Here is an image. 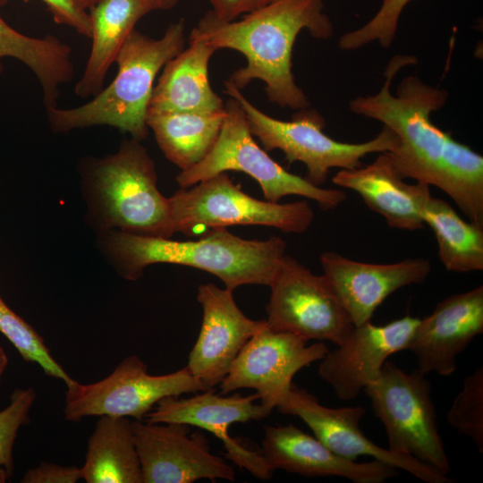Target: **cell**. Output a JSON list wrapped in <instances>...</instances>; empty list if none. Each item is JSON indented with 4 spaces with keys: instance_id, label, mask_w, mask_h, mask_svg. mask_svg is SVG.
I'll list each match as a JSON object with an SVG mask.
<instances>
[{
    "instance_id": "cell-34",
    "label": "cell",
    "mask_w": 483,
    "mask_h": 483,
    "mask_svg": "<svg viewBox=\"0 0 483 483\" xmlns=\"http://www.w3.org/2000/svg\"><path fill=\"white\" fill-rule=\"evenodd\" d=\"M212 13L224 21H233L276 0H208Z\"/></svg>"
},
{
    "instance_id": "cell-33",
    "label": "cell",
    "mask_w": 483,
    "mask_h": 483,
    "mask_svg": "<svg viewBox=\"0 0 483 483\" xmlns=\"http://www.w3.org/2000/svg\"><path fill=\"white\" fill-rule=\"evenodd\" d=\"M81 479L80 468L41 462L30 469L22 477L21 483H75Z\"/></svg>"
},
{
    "instance_id": "cell-26",
    "label": "cell",
    "mask_w": 483,
    "mask_h": 483,
    "mask_svg": "<svg viewBox=\"0 0 483 483\" xmlns=\"http://www.w3.org/2000/svg\"><path fill=\"white\" fill-rule=\"evenodd\" d=\"M8 0H0V8ZM13 57L27 65L42 88L46 108L56 106L59 87L73 76L72 51L68 45L53 36L36 38L21 34L0 15V74L2 59Z\"/></svg>"
},
{
    "instance_id": "cell-35",
    "label": "cell",
    "mask_w": 483,
    "mask_h": 483,
    "mask_svg": "<svg viewBox=\"0 0 483 483\" xmlns=\"http://www.w3.org/2000/svg\"><path fill=\"white\" fill-rule=\"evenodd\" d=\"M145 1L151 8L152 11L155 10H169L174 7L180 0H143Z\"/></svg>"
},
{
    "instance_id": "cell-2",
    "label": "cell",
    "mask_w": 483,
    "mask_h": 483,
    "mask_svg": "<svg viewBox=\"0 0 483 483\" xmlns=\"http://www.w3.org/2000/svg\"><path fill=\"white\" fill-rule=\"evenodd\" d=\"M302 30L317 39L332 37L334 28L323 0H276L233 21L221 20L210 10L189 38L242 53L246 65L234 71L227 81L242 89L260 80L270 102L298 111L309 106L292 71L293 45Z\"/></svg>"
},
{
    "instance_id": "cell-37",
    "label": "cell",
    "mask_w": 483,
    "mask_h": 483,
    "mask_svg": "<svg viewBox=\"0 0 483 483\" xmlns=\"http://www.w3.org/2000/svg\"><path fill=\"white\" fill-rule=\"evenodd\" d=\"M8 358L4 350L0 346V382L2 376L7 367Z\"/></svg>"
},
{
    "instance_id": "cell-1",
    "label": "cell",
    "mask_w": 483,
    "mask_h": 483,
    "mask_svg": "<svg viewBox=\"0 0 483 483\" xmlns=\"http://www.w3.org/2000/svg\"><path fill=\"white\" fill-rule=\"evenodd\" d=\"M416 63L411 55L393 57L381 89L351 100L350 110L377 120L397 136L398 147L387 152L402 178L435 186L446 193L469 221L483 226V157L435 125L431 114L447 99L445 89L410 75L390 86L397 72Z\"/></svg>"
},
{
    "instance_id": "cell-21",
    "label": "cell",
    "mask_w": 483,
    "mask_h": 483,
    "mask_svg": "<svg viewBox=\"0 0 483 483\" xmlns=\"http://www.w3.org/2000/svg\"><path fill=\"white\" fill-rule=\"evenodd\" d=\"M332 181L358 193L367 207L381 215L391 228L416 231L426 226L422 210L431 197L430 186L405 182L387 152L379 153L364 167L340 170Z\"/></svg>"
},
{
    "instance_id": "cell-10",
    "label": "cell",
    "mask_w": 483,
    "mask_h": 483,
    "mask_svg": "<svg viewBox=\"0 0 483 483\" xmlns=\"http://www.w3.org/2000/svg\"><path fill=\"white\" fill-rule=\"evenodd\" d=\"M66 387L64 415L71 422L103 415L142 420L165 397L208 390L187 367L151 375L137 355L123 359L109 376L97 382L86 385L72 379Z\"/></svg>"
},
{
    "instance_id": "cell-20",
    "label": "cell",
    "mask_w": 483,
    "mask_h": 483,
    "mask_svg": "<svg viewBox=\"0 0 483 483\" xmlns=\"http://www.w3.org/2000/svg\"><path fill=\"white\" fill-rule=\"evenodd\" d=\"M260 453L271 470L304 477H342L354 483H384L399 470L377 460L358 462L343 457L292 424L265 426Z\"/></svg>"
},
{
    "instance_id": "cell-5",
    "label": "cell",
    "mask_w": 483,
    "mask_h": 483,
    "mask_svg": "<svg viewBox=\"0 0 483 483\" xmlns=\"http://www.w3.org/2000/svg\"><path fill=\"white\" fill-rule=\"evenodd\" d=\"M87 221L97 233L112 230L171 238L168 198L157 188L154 160L140 140H124L113 155L84 171Z\"/></svg>"
},
{
    "instance_id": "cell-14",
    "label": "cell",
    "mask_w": 483,
    "mask_h": 483,
    "mask_svg": "<svg viewBox=\"0 0 483 483\" xmlns=\"http://www.w3.org/2000/svg\"><path fill=\"white\" fill-rule=\"evenodd\" d=\"M300 418L314 436L335 453L350 460L368 455L411 474L426 483H452L448 477L414 457L392 452L369 439L360 428L366 411L361 406L332 408L321 404L308 390L292 383L276 408Z\"/></svg>"
},
{
    "instance_id": "cell-11",
    "label": "cell",
    "mask_w": 483,
    "mask_h": 483,
    "mask_svg": "<svg viewBox=\"0 0 483 483\" xmlns=\"http://www.w3.org/2000/svg\"><path fill=\"white\" fill-rule=\"evenodd\" d=\"M268 326L307 342L338 345L354 325L325 276L285 254L269 284Z\"/></svg>"
},
{
    "instance_id": "cell-32",
    "label": "cell",
    "mask_w": 483,
    "mask_h": 483,
    "mask_svg": "<svg viewBox=\"0 0 483 483\" xmlns=\"http://www.w3.org/2000/svg\"><path fill=\"white\" fill-rule=\"evenodd\" d=\"M54 21L74 29L79 34L91 36L89 13L80 8L73 0H42Z\"/></svg>"
},
{
    "instance_id": "cell-24",
    "label": "cell",
    "mask_w": 483,
    "mask_h": 483,
    "mask_svg": "<svg viewBox=\"0 0 483 483\" xmlns=\"http://www.w3.org/2000/svg\"><path fill=\"white\" fill-rule=\"evenodd\" d=\"M81 479L87 483H142L131 421L103 415L89 438Z\"/></svg>"
},
{
    "instance_id": "cell-17",
    "label": "cell",
    "mask_w": 483,
    "mask_h": 483,
    "mask_svg": "<svg viewBox=\"0 0 483 483\" xmlns=\"http://www.w3.org/2000/svg\"><path fill=\"white\" fill-rule=\"evenodd\" d=\"M233 292L211 283L198 287L202 324L186 367L208 390L221 384L242 348L264 322L249 318Z\"/></svg>"
},
{
    "instance_id": "cell-23",
    "label": "cell",
    "mask_w": 483,
    "mask_h": 483,
    "mask_svg": "<svg viewBox=\"0 0 483 483\" xmlns=\"http://www.w3.org/2000/svg\"><path fill=\"white\" fill-rule=\"evenodd\" d=\"M89 11L92 47L75 87L80 97L95 96L102 89L106 72L126 38L152 10L143 0H100Z\"/></svg>"
},
{
    "instance_id": "cell-7",
    "label": "cell",
    "mask_w": 483,
    "mask_h": 483,
    "mask_svg": "<svg viewBox=\"0 0 483 483\" xmlns=\"http://www.w3.org/2000/svg\"><path fill=\"white\" fill-rule=\"evenodd\" d=\"M168 202L174 233L191 237L231 225H263L300 234L315 216L307 200L281 204L248 195L226 172L182 188Z\"/></svg>"
},
{
    "instance_id": "cell-25",
    "label": "cell",
    "mask_w": 483,
    "mask_h": 483,
    "mask_svg": "<svg viewBox=\"0 0 483 483\" xmlns=\"http://www.w3.org/2000/svg\"><path fill=\"white\" fill-rule=\"evenodd\" d=\"M225 109L216 113L160 112L148 109L146 123L165 157L186 171L211 151L219 136Z\"/></svg>"
},
{
    "instance_id": "cell-28",
    "label": "cell",
    "mask_w": 483,
    "mask_h": 483,
    "mask_svg": "<svg viewBox=\"0 0 483 483\" xmlns=\"http://www.w3.org/2000/svg\"><path fill=\"white\" fill-rule=\"evenodd\" d=\"M0 333L15 347L22 359L35 362L46 375L69 384L72 378L51 355L38 333L18 314H16L0 296Z\"/></svg>"
},
{
    "instance_id": "cell-6",
    "label": "cell",
    "mask_w": 483,
    "mask_h": 483,
    "mask_svg": "<svg viewBox=\"0 0 483 483\" xmlns=\"http://www.w3.org/2000/svg\"><path fill=\"white\" fill-rule=\"evenodd\" d=\"M225 93L239 102L252 135L265 150L279 149L289 164H304L305 178L316 186L326 182L332 168L355 169L361 166V159L367 155L391 152L398 147L397 136L386 126L366 142H341L323 131L326 121L317 110H298L291 121H282L260 111L228 81L225 82Z\"/></svg>"
},
{
    "instance_id": "cell-18",
    "label": "cell",
    "mask_w": 483,
    "mask_h": 483,
    "mask_svg": "<svg viewBox=\"0 0 483 483\" xmlns=\"http://www.w3.org/2000/svg\"><path fill=\"white\" fill-rule=\"evenodd\" d=\"M320 263L323 275L354 326L370 321L389 295L405 286L422 284L431 272L430 261L421 258L374 264L326 251L320 255Z\"/></svg>"
},
{
    "instance_id": "cell-31",
    "label": "cell",
    "mask_w": 483,
    "mask_h": 483,
    "mask_svg": "<svg viewBox=\"0 0 483 483\" xmlns=\"http://www.w3.org/2000/svg\"><path fill=\"white\" fill-rule=\"evenodd\" d=\"M36 400L33 387L15 389L9 404L0 411V483L13 474V447L18 431L29 420V413Z\"/></svg>"
},
{
    "instance_id": "cell-19",
    "label": "cell",
    "mask_w": 483,
    "mask_h": 483,
    "mask_svg": "<svg viewBox=\"0 0 483 483\" xmlns=\"http://www.w3.org/2000/svg\"><path fill=\"white\" fill-rule=\"evenodd\" d=\"M483 333V285L446 297L419 322L407 348L423 374L447 377L456 359Z\"/></svg>"
},
{
    "instance_id": "cell-4",
    "label": "cell",
    "mask_w": 483,
    "mask_h": 483,
    "mask_svg": "<svg viewBox=\"0 0 483 483\" xmlns=\"http://www.w3.org/2000/svg\"><path fill=\"white\" fill-rule=\"evenodd\" d=\"M185 46L183 19L171 23L160 38L135 29L126 38L115 62L114 80L89 102L74 108H47L51 127L65 132L94 125H109L143 140L148 135L146 116L155 79L161 69Z\"/></svg>"
},
{
    "instance_id": "cell-3",
    "label": "cell",
    "mask_w": 483,
    "mask_h": 483,
    "mask_svg": "<svg viewBox=\"0 0 483 483\" xmlns=\"http://www.w3.org/2000/svg\"><path fill=\"white\" fill-rule=\"evenodd\" d=\"M97 244L126 280L140 279L153 264H175L208 272L232 291L246 284L269 286L286 250V242L279 236L246 240L226 228L212 229L194 241L112 230L97 233Z\"/></svg>"
},
{
    "instance_id": "cell-9",
    "label": "cell",
    "mask_w": 483,
    "mask_h": 483,
    "mask_svg": "<svg viewBox=\"0 0 483 483\" xmlns=\"http://www.w3.org/2000/svg\"><path fill=\"white\" fill-rule=\"evenodd\" d=\"M431 386L419 369L411 373L386 360L364 392L382 422L388 449L448 475L451 465L438 430Z\"/></svg>"
},
{
    "instance_id": "cell-8",
    "label": "cell",
    "mask_w": 483,
    "mask_h": 483,
    "mask_svg": "<svg viewBox=\"0 0 483 483\" xmlns=\"http://www.w3.org/2000/svg\"><path fill=\"white\" fill-rule=\"evenodd\" d=\"M225 109L222 128L211 151L193 167L177 174L175 180L181 188L219 173L237 171L257 181L267 201L279 202L284 196L298 195L316 201L320 209L326 211L345 200L343 191L316 186L272 159L254 140L245 113L236 99H228Z\"/></svg>"
},
{
    "instance_id": "cell-29",
    "label": "cell",
    "mask_w": 483,
    "mask_h": 483,
    "mask_svg": "<svg viewBox=\"0 0 483 483\" xmlns=\"http://www.w3.org/2000/svg\"><path fill=\"white\" fill-rule=\"evenodd\" d=\"M447 421L483 453V367L463 379L447 413Z\"/></svg>"
},
{
    "instance_id": "cell-30",
    "label": "cell",
    "mask_w": 483,
    "mask_h": 483,
    "mask_svg": "<svg viewBox=\"0 0 483 483\" xmlns=\"http://www.w3.org/2000/svg\"><path fill=\"white\" fill-rule=\"evenodd\" d=\"M410 1L383 0L377 13L366 24L340 38L339 47L351 51L377 42L388 48L395 38L401 14Z\"/></svg>"
},
{
    "instance_id": "cell-13",
    "label": "cell",
    "mask_w": 483,
    "mask_h": 483,
    "mask_svg": "<svg viewBox=\"0 0 483 483\" xmlns=\"http://www.w3.org/2000/svg\"><path fill=\"white\" fill-rule=\"evenodd\" d=\"M142 483L235 480L232 466L211 453L200 430L180 423L131 422Z\"/></svg>"
},
{
    "instance_id": "cell-15",
    "label": "cell",
    "mask_w": 483,
    "mask_h": 483,
    "mask_svg": "<svg viewBox=\"0 0 483 483\" xmlns=\"http://www.w3.org/2000/svg\"><path fill=\"white\" fill-rule=\"evenodd\" d=\"M258 399L256 393L218 394L214 388L195 393L188 398L170 396L160 400L146 415L145 421L186 424L208 431L222 441L228 460L254 477L267 480L274 471L267 465L260 451L248 448L228 433L234 423L258 421L269 415L256 402Z\"/></svg>"
},
{
    "instance_id": "cell-27",
    "label": "cell",
    "mask_w": 483,
    "mask_h": 483,
    "mask_svg": "<svg viewBox=\"0 0 483 483\" xmlns=\"http://www.w3.org/2000/svg\"><path fill=\"white\" fill-rule=\"evenodd\" d=\"M422 218L435 234L447 271L483 270V227L463 220L447 201L432 196L424 205Z\"/></svg>"
},
{
    "instance_id": "cell-22",
    "label": "cell",
    "mask_w": 483,
    "mask_h": 483,
    "mask_svg": "<svg viewBox=\"0 0 483 483\" xmlns=\"http://www.w3.org/2000/svg\"><path fill=\"white\" fill-rule=\"evenodd\" d=\"M190 45L163 68L148 109L160 112L216 113L225 110L213 90L208 64L218 49L207 40L189 38Z\"/></svg>"
},
{
    "instance_id": "cell-36",
    "label": "cell",
    "mask_w": 483,
    "mask_h": 483,
    "mask_svg": "<svg viewBox=\"0 0 483 483\" xmlns=\"http://www.w3.org/2000/svg\"><path fill=\"white\" fill-rule=\"evenodd\" d=\"M75 4L81 9L87 11L90 10L100 0H73Z\"/></svg>"
},
{
    "instance_id": "cell-16",
    "label": "cell",
    "mask_w": 483,
    "mask_h": 483,
    "mask_svg": "<svg viewBox=\"0 0 483 483\" xmlns=\"http://www.w3.org/2000/svg\"><path fill=\"white\" fill-rule=\"evenodd\" d=\"M419 318L409 315L383 326H354L342 343L320 360L319 377L342 401L357 398L374 381L387 359L407 350Z\"/></svg>"
},
{
    "instance_id": "cell-38",
    "label": "cell",
    "mask_w": 483,
    "mask_h": 483,
    "mask_svg": "<svg viewBox=\"0 0 483 483\" xmlns=\"http://www.w3.org/2000/svg\"><path fill=\"white\" fill-rule=\"evenodd\" d=\"M24 2H29L30 0H23Z\"/></svg>"
},
{
    "instance_id": "cell-12",
    "label": "cell",
    "mask_w": 483,
    "mask_h": 483,
    "mask_svg": "<svg viewBox=\"0 0 483 483\" xmlns=\"http://www.w3.org/2000/svg\"><path fill=\"white\" fill-rule=\"evenodd\" d=\"M323 343L308 342L289 333L271 329L264 320L235 358L219 385L220 394L253 389L270 414L303 368L320 360L328 352Z\"/></svg>"
}]
</instances>
